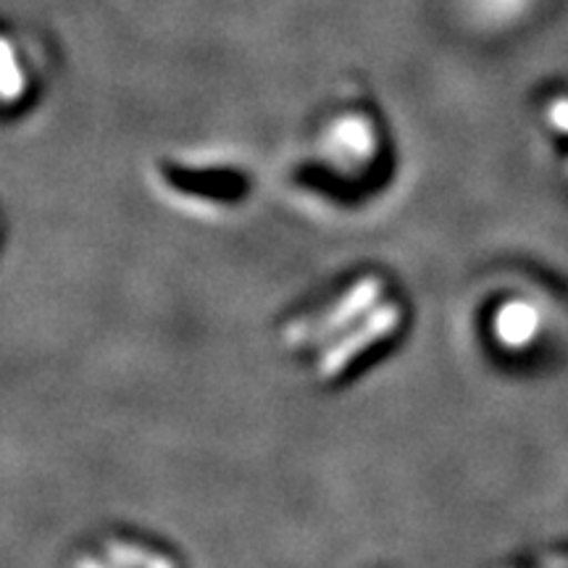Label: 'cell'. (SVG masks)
<instances>
[{
  "instance_id": "obj_1",
  "label": "cell",
  "mask_w": 568,
  "mask_h": 568,
  "mask_svg": "<svg viewBox=\"0 0 568 568\" xmlns=\"http://www.w3.org/2000/svg\"><path fill=\"white\" fill-rule=\"evenodd\" d=\"M379 290H382V282L376 280V276H366V280L355 282L335 305H329V308L324 311L318 322H314V324L297 322L290 326L287 339L295 345L316 343V339H322L326 335H332V332L343 329V326L351 324L353 318H358V314H364L368 305L376 301Z\"/></svg>"
},
{
  "instance_id": "obj_2",
  "label": "cell",
  "mask_w": 568,
  "mask_h": 568,
  "mask_svg": "<svg viewBox=\"0 0 568 568\" xmlns=\"http://www.w3.org/2000/svg\"><path fill=\"white\" fill-rule=\"evenodd\" d=\"M397 322H400L397 305H385V308H379L376 314L366 318V324L361 326L358 332H353V335H347L343 343H337L335 347L326 351L322 364H318V374H322L324 379L343 374L355 361V355L364 353L366 347H372L374 343H379V339L387 337L389 332H395Z\"/></svg>"
},
{
  "instance_id": "obj_3",
  "label": "cell",
  "mask_w": 568,
  "mask_h": 568,
  "mask_svg": "<svg viewBox=\"0 0 568 568\" xmlns=\"http://www.w3.org/2000/svg\"><path fill=\"white\" fill-rule=\"evenodd\" d=\"M74 568H180L172 558L159 550L145 548V545L126 542V539H111L105 545V556H84L74 564Z\"/></svg>"
},
{
  "instance_id": "obj_4",
  "label": "cell",
  "mask_w": 568,
  "mask_h": 568,
  "mask_svg": "<svg viewBox=\"0 0 568 568\" xmlns=\"http://www.w3.org/2000/svg\"><path fill=\"white\" fill-rule=\"evenodd\" d=\"M537 318L535 311L524 303H514L503 311L500 318H497V335L500 339H506L510 345L524 343V339L531 337V329H535Z\"/></svg>"
}]
</instances>
